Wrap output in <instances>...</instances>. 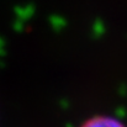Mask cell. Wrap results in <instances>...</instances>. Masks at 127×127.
<instances>
[{
  "label": "cell",
  "mask_w": 127,
  "mask_h": 127,
  "mask_svg": "<svg viewBox=\"0 0 127 127\" xmlns=\"http://www.w3.org/2000/svg\"><path fill=\"white\" fill-rule=\"evenodd\" d=\"M79 127H127L121 120L109 115H95L86 119Z\"/></svg>",
  "instance_id": "1"
}]
</instances>
